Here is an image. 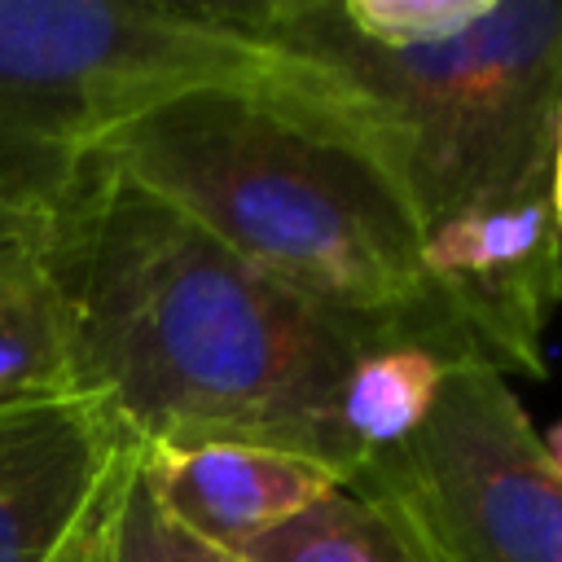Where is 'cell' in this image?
Returning <instances> with one entry per match:
<instances>
[{
    "instance_id": "cell-4",
    "label": "cell",
    "mask_w": 562,
    "mask_h": 562,
    "mask_svg": "<svg viewBox=\"0 0 562 562\" xmlns=\"http://www.w3.org/2000/svg\"><path fill=\"white\" fill-rule=\"evenodd\" d=\"M198 88L369 105L224 4L0 0V184L61 202L114 127Z\"/></svg>"
},
{
    "instance_id": "cell-3",
    "label": "cell",
    "mask_w": 562,
    "mask_h": 562,
    "mask_svg": "<svg viewBox=\"0 0 562 562\" xmlns=\"http://www.w3.org/2000/svg\"><path fill=\"white\" fill-rule=\"evenodd\" d=\"M224 13L373 105L417 224L549 189L562 0H268Z\"/></svg>"
},
{
    "instance_id": "cell-9",
    "label": "cell",
    "mask_w": 562,
    "mask_h": 562,
    "mask_svg": "<svg viewBox=\"0 0 562 562\" xmlns=\"http://www.w3.org/2000/svg\"><path fill=\"white\" fill-rule=\"evenodd\" d=\"M241 562H435L404 505L356 474L237 549Z\"/></svg>"
},
{
    "instance_id": "cell-2",
    "label": "cell",
    "mask_w": 562,
    "mask_h": 562,
    "mask_svg": "<svg viewBox=\"0 0 562 562\" xmlns=\"http://www.w3.org/2000/svg\"><path fill=\"white\" fill-rule=\"evenodd\" d=\"M97 154L303 299L479 360L422 272V224L373 105L198 88L127 119Z\"/></svg>"
},
{
    "instance_id": "cell-6",
    "label": "cell",
    "mask_w": 562,
    "mask_h": 562,
    "mask_svg": "<svg viewBox=\"0 0 562 562\" xmlns=\"http://www.w3.org/2000/svg\"><path fill=\"white\" fill-rule=\"evenodd\" d=\"M422 272L479 364L501 378H544V329L562 303V228L549 189L422 224Z\"/></svg>"
},
{
    "instance_id": "cell-15",
    "label": "cell",
    "mask_w": 562,
    "mask_h": 562,
    "mask_svg": "<svg viewBox=\"0 0 562 562\" xmlns=\"http://www.w3.org/2000/svg\"><path fill=\"white\" fill-rule=\"evenodd\" d=\"M110 518H114V514H110ZM105 536H110V527H105ZM105 536H101V540L92 544V553H88L83 562H105Z\"/></svg>"
},
{
    "instance_id": "cell-12",
    "label": "cell",
    "mask_w": 562,
    "mask_h": 562,
    "mask_svg": "<svg viewBox=\"0 0 562 562\" xmlns=\"http://www.w3.org/2000/svg\"><path fill=\"white\" fill-rule=\"evenodd\" d=\"M140 461V452H136ZM105 562H241L237 553H224L206 540H198L189 527H180L145 487L140 465H132L123 496L110 518L105 536Z\"/></svg>"
},
{
    "instance_id": "cell-7",
    "label": "cell",
    "mask_w": 562,
    "mask_h": 562,
    "mask_svg": "<svg viewBox=\"0 0 562 562\" xmlns=\"http://www.w3.org/2000/svg\"><path fill=\"white\" fill-rule=\"evenodd\" d=\"M136 439L101 391L0 413V562H83L105 536Z\"/></svg>"
},
{
    "instance_id": "cell-13",
    "label": "cell",
    "mask_w": 562,
    "mask_h": 562,
    "mask_svg": "<svg viewBox=\"0 0 562 562\" xmlns=\"http://www.w3.org/2000/svg\"><path fill=\"white\" fill-rule=\"evenodd\" d=\"M61 202L0 184V294L35 285L53 272Z\"/></svg>"
},
{
    "instance_id": "cell-5",
    "label": "cell",
    "mask_w": 562,
    "mask_h": 562,
    "mask_svg": "<svg viewBox=\"0 0 562 562\" xmlns=\"http://www.w3.org/2000/svg\"><path fill=\"white\" fill-rule=\"evenodd\" d=\"M435 562H562V479L505 378L457 364L426 422L364 461Z\"/></svg>"
},
{
    "instance_id": "cell-11",
    "label": "cell",
    "mask_w": 562,
    "mask_h": 562,
    "mask_svg": "<svg viewBox=\"0 0 562 562\" xmlns=\"http://www.w3.org/2000/svg\"><path fill=\"white\" fill-rule=\"evenodd\" d=\"M75 391H88V382L61 281L48 272L35 285L0 294V413Z\"/></svg>"
},
{
    "instance_id": "cell-10",
    "label": "cell",
    "mask_w": 562,
    "mask_h": 562,
    "mask_svg": "<svg viewBox=\"0 0 562 562\" xmlns=\"http://www.w3.org/2000/svg\"><path fill=\"white\" fill-rule=\"evenodd\" d=\"M470 360H452L430 342L417 338H391L369 347L338 400L342 430L360 461H373L378 452H391L404 443L430 413L443 378Z\"/></svg>"
},
{
    "instance_id": "cell-1",
    "label": "cell",
    "mask_w": 562,
    "mask_h": 562,
    "mask_svg": "<svg viewBox=\"0 0 562 562\" xmlns=\"http://www.w3.org/2000/svg\"><path fill=\"white\" fill-rule=\"evenodd\" d=\"M53 277L75 312L83 382L136 448L250 443L342 483L364 470L338 400L356 360L400 334L259 272L101 154L61 198Z\"/></svg>"
},
{
    "instance_id": "cell-8",
    "label": "cell",
    "mask_w": 562,
    "mask_h": 562,
    "mask_svg": "<svg viewBox=\"0 0 562 562\" xmlns=\"http://www.w3.org/2000/svg\"><path fill=\"white\" fill-rule=\"evenodd\" d=\"M136 465L154 501L224 553H237L246 540L272 531L342 483L307 457L250 443L140 448Z\"/></svg>"
},
{
    "instance_id": "cell-14",
    "label": "cell",
    "mask_w": 562,
    "mask_h": 562,
    "mask_svg": "<svg viewBox=\"0 0 562 562\" xmlns=\"http://www.w3.org/2000/svg\"><path fill=\"white\" fill-rule=\"evenodd\" d=\"M540 443H544V457H549V465H553V474L562 479V417L553 422V430H549V435H544Z\"/></svg>"
}]
</instances>
